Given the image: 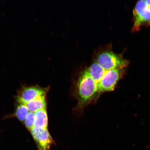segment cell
I'll list each match as a JSON object with an SVG mask.
<instances>
[{"mask_svg": "<svg viewBox=\"0 0 150 150\" xmlns=\"http://www.w3.org/2000/svg\"><path fill=\"white\" fill-rule=\"evenodd\" d=\"M97 92V84L85 70L79 79L77 93L80 104L84 105L91 100Z\"/></svg>", "mask_w": 150, "mask_h": 150, "instance_id": "6da1fadb", "label": "cell"}, {"mask_svg": "<svg viewBox=\"0 0 150 150\" xmlns=\"http://www.w3.org/2000/svg\"><path fill=\"white\" fill-rule=\"evenodd\" d=\"M134 24L132 31H139L144 26H150V9L146 1L141 0L136 4L134 11Z\"/></svg>", "mask_w": 150, "mask_h": 150, "instance_id": "7a4b0ae2", "label": "cell"}, {"mask_svg": "<svg viewBox=\"0 0 150 150\" xmlns=\"http://www.w3.org/2000/svg\"><path fill=\"white\" fill-rule=\"evenodd\" d=\"M97 63L106 71L117 68L123 69L128 64V62L112 52L100 54L97 57Z\"/></svg>", "mask_w": 150, "mask_h": 150, "instance_id": "3957f363", "label": "cell"}, {"mask_svg": "<svg viewBox=\"0 0 150 150\" xmlns=\"http://www.w3.org/2000/svg\"><path fill=\"white\" fill-rule=\"evenodd\" d=\"M122 69L117 68L106 71L100 82L97 84L98 93L113 91L121 78Z\"/></svg>", "mask_w": 150, "mask_h": 150, "instance_id": "277c9868", "label": "cell"}, {"mask_svg": "<svg viewBox=\"0 0 150 150\" xmlns=\"http://www.w3.org/2000/svg\"><path fill=\"white\" fill-rule=\"evenodd\" d=\"M31 132L36 143L37 150H51L52 146L55 145V142L47 129H37L34 127Z\"/></svg>", "mask_w": 150, "mask_h": 150, "instance_id": "5b68a950", "label": "cell"}, {"mask_svg": "<svg viewBox=\"0 0 150 150\" xmlns=\"http://www.w3.org/2000/svg\"><path fill=\"white\" fill-rule=\"evenodd\" d=\"M47 91L38 86L25 87L19 93L17 101L20 104H26L40 97L45 96Z\"/></svg>", "mask_w": 150, "mask_h": 150, "instance_id": "8992f818", "label": "cell"}, {"mask_svg": "<svg viewBox=\"0 0 150 150\" xmlns=\"http://www.w3.org/2000/svg\"><path fill=\"white\" fill-rule=\"evenodd\" d=\"M86 70L97 84L102 79L106 71L97 62L93 63Z\"/></svg>", "mask_w": 150, "mask_h": 150, "instance_id": "52a82bcc", "label": "cell"}, {"mask_svg": "<svg viewBox=\"0 0 150 150\" xmlns=\"http://www.w3.org/2000/svg\"><path fill=\"white\" fill-rule=\"evenodd\" d=\"M34 128L37 129H47L48 120L46 109H42L35 112Z\"/></svg>", "mask_w": 150, "mask_h": 150, "instance_id": "ba28073f", "label": "cell"}, {"mask_svg": "<svg viewBox=\"0 0 150 150\" xmlns=\"http://www.w3.org/2000/svg\"><path fill=\"white\" fill-rule=\"evenodd\" d=\"M25 104L30 112H35L39 110L46 109V104L45 97L35 99Z\"/></svg>", "mask_w": 150, "mask_h": 150, "instance_id": "9c48e42d", "label": "cell"}, {"mask_svg": "<svg viewBox=\"0 0 150 150\" xmlns=\"http://www.w3.org/2000/svg\"><path fill=\"white\" fill-rule=\"evenodd\" d=\"M29 110L25 104H20L17 107L16 112V117L19 120L23 122L29 112Z\"/></svg>", "mask_w": 150, "mask_h": 150, "instance_id": "30bf717a", "label": "cell"}, {"mask_svg": "<svg viewBox=\"0 0 150 150\" xmlns=\"http://www.w3.org/2000/svg\"><path fill=\"white\" fill-rule=\"evenodd\" d=\"M24 123L26 127L29 130L31 131L34 127L35 123V112H30L26 117Z\"/></svg>", "mask_w": 150, "mask_h": 150, "instance_id": "8fae6325", "label": "cell"}, {"mask_svg": "<svg viewBox=\"0 0 150 150\" xmlns=\"http://www.w3.org/2000/svg\"><path fill=\"white\" fill-rule=\"evenodd\" d=\"M146 1L148 7L150 9V0H146Z\"/></svg>", "mask_w": 150, "mask_h": 150, "instance_id": "7c38bea8", "label": "cell"}]
</instances>
